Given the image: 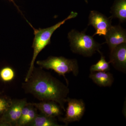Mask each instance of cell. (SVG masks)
Returning a JSON list of instances; mask_svg holds the SVG:
<instances>
[{"label": "cell", "mask_w": 126, "mask_h": 126, "mask_svg": "<svg viewBox=\"0 0 126 126\" xmlns=\"http://www.w3.org/2000/svg\"><path fill=\"white\" fill-rule=\"evenodd\" d=\"M22 87L26 93L32 94L41 101L56 102L65 111L64 104L69 93L68 86L42 68L34 67L29 78L22 84Z\"/></svg>", "instance_id": "1"}, {"label": "cell", "mask_w": 126, "mask_h": 126, "mask_svg": "<svg viewBox=\"0 0 126 126\" xmlns=\"http://www.w3.org/2000/svg\"><path fill=\"white\" fill-rule=\"evenodd\" d=\"M77 16L78 13L77 12L72 11L70 15L63 20L51 27L46 29H34L32 26L30 24L33 29L34 34V38L32 45V48L34 50L29 70L25 78V81H27L30 76L34 67L35 61L38 55L47 45L50 44V39L54 32L61 25L63 24L66 21L75 18Z\"/></svg>", "instance_id": "2"}, {"label": "cell", "mask_w": 126, "mask_h": 126, "mask_svg": "<svg viewBox=\"0 0 126 126\" xmlns=\"http://www.w3.org/2000/svg\"><path fill=\"white\" fill-rule=\"evenodd\" d=\"M71 50L75 53L86 57L92 56L96 51L99 52L101 45L94 40L93 36L72 30L68 34Z\"/></svg>", "instance_id": "3"}, {"label": "cell", "mask_w": 126, "mask_h": 126, "mask_svg": "<svg viewBox=\"0 0 126 126\" xmlns=\"http://www.w3.org/2000/svg\"><path fill=\"white\" fill-rule=\"evenodd\" d=\"M36 64L42 68L52 69L60 75L63 77L68 86L69 82L65 74L72 72L77 76L79 73L78 61L75 59H68L63 56H49L44 60H39Z\"/></svg>", "instance_id": "4"}, {"label": "cell", "mask_w": 126, "mask_h": 126, "mask_svg": "<svg viewBox=\"0 0 126 126\" xmlns=\"http://www.w3.org/2000/svg\"><path fill=\"white\" fill-rule=\"evenodd\" d=\"M67 107L64 117H59V121L65 126L73 122L79 121L83 116L86 110V105L81 99L71 98L68 97L66 100Z\"/></svg>", "instance_id": "5"}, {"label": "cell", "mask_w": 126, "mask_h": 126, "mask_svg": "<svg viewBox=\"0 0 126 126\" xmlns=\"http://www.w3.org/2000/svg\"><path fill=\"white\" fill-rule=\"evenodd\" d=\"M27 103L26 98L12 99L11 106L0 118V126H16L22 109Z\"/></svg>", "instance_id": "6"}, {"label": "cell", "mask_w": 126, "mask_h": 126, "mask_svg": "<svg viewBox=\"0 0 126 126\" xmlns=\"http://www.w3.org/2000/svg\"><path fill=\"white\" fill-rule=\"evenodd\" d=\"M88 25L92 26L96 32L93 36H105L111 26V20L96 11H90L89 16Z\"/></svg>", "instance_id": "7"}, {"label": "cell", "mask_w": 126, "mask_h": 126, "mask_svg": "<svg viewBox=\"0 0 126 126\" xmlns=\"http://www.w3.org/2000/svg\"><path fill=\"white\" fill-rule=\"evenodd\" d=\"M109 58V63L117 70L126 73V43L119 45L110 51Z\"/></svg>", "instance_id": "8"}, {"label": "cell", "mask_w": 126, "mask_h": 126, "mask_svg": "<svg viewBox=\"0 0 126 126\" xmlns=\"http://www.w3.org/2000/svg\"><path fill=\"white\" fill-rule=\"evenodd\" d=\"M104 36L110 51L119 45L126 43V30L119 25H112Z\"/></svg>", "instance_id": "9"}, {"label": "cell", "mask_w": 126, "mask_h": 126, "mask_svg": "<svg viewBox=\"0 0 126 126\" xmlns=\"http://www.w3.org/2000/svg\"><path fill=\"white\" fill-rule=\"evenodd\" d=\"M41 113L44 115L55 117L63 115L62 108L56 102L53 101H42L38 103H32Z\"/></svg>", "instance_id": "10"}, {"label": "cell", "mask_w": 126, "mask_h": 126, "mask_svg": "<svg viewBox=\"0 0 126 126\" xmlns=\"http://www.w3.org/2000/svg\"><path fill=\"white\" fill-rule=\"evenodd\" d=\"M37 110L32 103H28L22 109L16 126H28L37 115Z\"/></svg>", "instance_id": "11"}, {"label": "cell", "mask_w": 126, "mask_h": 126, "mask_svg": "<svg viewBox=\"0 0 126 126\" xmlns=\"http://www.w3.org/2000/svg\"><path fill=\"white\" fill-rule=\"evenodd\" d=\"M89 77L100 87H110L114 81L112 74L108 71L90 72Z\"/></svg>", "instance_id": "12"}, {"label": "cell", "mask_w": 126, "mask_h": 126, "mask_svg": "<svg viewBox=\"0 0 126 126\" xmlns=\"http://www.w3.org/2000/svg\"><path fill=\"white\" fill-rule=\"evenodd\" d=\"M112 16L121 22L126 20V0H115L111 10Z\"/></svg>", "instance_id": "13"}, {"label": "cell", "mask_w": 126, "mask_h": 126, "mask_svg": "<svg viewBox=\"0 0 126 126\" xmlns=\"http://www.w3.org/2000/svg\"><path fill=\"white\" fill-rule=\"evenodd\" d=\"M29 126H60L55 117L48 116L41 113L37 114Z\"/></svg>", "instance_id": "14"}, {"label": "cell", "mask_w": 126, "mask_h": 126, "mask_svg": "<svg viewBox=\"0 0 126 126\" xmlns=\"http://www.w3.org/2000/svg\"><path fill=\"white\" fill-rule=\"evenodd\" d=\"M99 53L101 54V58L97 63L90 67V72H108L110 70V63L106 61L102 53L100 51Z\"/></svg>", "instance_id": "15"}, {"label": "cell", "mask_w": 126, "mask_h": 126, "mask_svg": "<svg viewBox=\"0 0 126 126\" xmlns=\"http://www.w3.org/2000/svg\"><path fill=\"white\" fill-rule=\"evenodd\" d=\"M12 101L10 97L0 93V118L9 108Z\"/></svg>", "instance_id": "16"}, {"label": "cell", "mask_w": 126, "mask_h": 126, "mask_svg": "<svg viewBox=\"0 0 126 126\" xmlns=\"http://www.w3.org/2000/svg\"><path fill=\"white\" fill-rule=\"evenodd\" d=\"M15 75L14 70L9 67L4 68L0 72L1 78L5 82L11 81L14 79Z\"/></svg>", "instance_id": "17"}, {"label": "cell", "mask_w": 126, "mask_h": 126, "mask_svg": "<svg viewBox=\"0 0 126 126\" xmlns=\"http://www.w3.org/2000/svg\"><path fill=\"white\" fill-rule=\"evenodd\" d=\"M9 1H11V2H13L14 4H15V2H14V0H9Z\"/></svg>", "instance_id": "18"}]
</instances>
